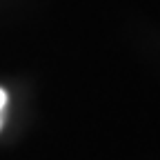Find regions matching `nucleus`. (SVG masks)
<instances>
[{
	"instance_id": "1",
	"label": "nucleus",
	"mask_w": 160,
	"mask_h": 160,
	"mask_svg": "<svg viewBox=\"0 0 160 160\" xmlns=\"http://www.w3.org/2000/svg\"><path fill=\"white\" fill-rule=\"evenodd\" d=\"M7 107V91L5 89H0V120H2V111Z\"/></svg>"
}]
</instances>
